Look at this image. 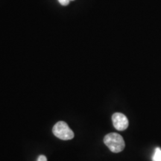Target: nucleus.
Segmentation results:
<instances>
[{
    "instance_id": "nucleus-3",
    "label": "nucleus",
    "mask_w": 161,
    "mask_h": 161,
    "mask_svg": "<svg viewBox=\"0 0 161 161\" xmlns=\"http://www.w3.org/2000/svg\"><path fill=\"white\" fill-rule=\"evenodd\" d=\"M114 128L118 130H125L128 127V119L125 115L121 113H115L112 116Z\"/></svg>"
},
{
    "instance_id": "nucleus-2",
    "label": "nucleus",
    "mask_w": 161,
    "mask_h": 161,
    "mask_svg": "<svg viewBox=\"0 0 161 161\" xmlns=\"http://www.w3.org/2000/svg\"><path fill=\"white\" fill-rule=\"evenodd\" d=\"M52 131H53L54 135L60 140H69L74 137L73 131L70 129L69 125L65 122H62V121L57 122L55 125Z\"/></svg>"
},
{
    "instance_id": "nucleus-6",
    "label": "nucleus",
    "mask_w": 161,
    "mask_h": 161,
    "mask_svg": "<svg viewBox=\"0 0 161 161\" xmlns=\"http://www.w3.org/2000/svg\"><path fill=\"white\" fill-rule=\"evenodd\" d=\"M37 161H47V158L44 155H40L38 157Z\"/></svg>"
},
{
    "instance_id": "nucleus-7",
    "label": "nucleus",
    "mask_w": 161,
    "mask_h": 161,
    "mask_svg": "<svg viewBox=\"0 0 161 161\" xmlns=\"http://www.w3.org/2000/svg\"><path fill=\"white\" fill-rule=\"evenodd\" d=\"M70 1H71V0H70Z\"/></svg>"
},
{
    "instance_id": "nucleus-4",
    "label": "nucleus",
    "mask_w": 161,
    "mask_h": 161,
    "mask_svg": "<svg viewBox=\"0 0 161 161\" xmlns=\"http://www.w3.org/2000/svg\"><path fill=\"white\" fill-rule=\"evenodd\" d=\"M153 161H161V149L159 148H157L154 152V155L152 157Z\"/></svg>"
},
{
    "instance_id": "nucleus-1",
    "label": "nucleus",
    "mask_w": 161,
    "mask_h": 161,
    "mask_svg": "<svg viewBox=\"0 0 161 161\" xmlns=\"http://www.w3.org/2000/svg\"><path fill=\"white\" fill-rule=\"evenodd\" d=\"M104 142L112 152L119 153L123 151L125 146L123 137L117 133H110L104 138Z\"/></svg>"
},
{
    "instance_id": "nucleus-5",
    "label": "nucleus",
    "mask_w": 161,
    "mask_h": 161,
    "mask_svg": "<svg viewBox=\"0 0 161 161\" xmlns=\"http://www.w3.org/2000/svg\"><path fill=\"white\" fill-rule=\"evenodd\" d=\"M60 5H64V6H66L69 4L70 0H58Z\"/></svg>"
}]
</instances>
